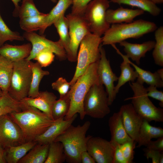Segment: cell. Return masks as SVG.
<instances>
[{"label": "cell", "mask_w": 163, "mask_h": 163, "mask_svg": "<svg viewBox=\"0 0 163 163\" xmlns=\"http://www.w3.org/2000/svg\"><path fill=\"white\" fill-rule=\"evenodd\" d=\"M21 103L22 105L21 111L8 114L21 128L26 142L33 141L36 137L44 132L55 120L34 107Z\"/></svg>", "instance_id": "cell-1"}, {"label": "cell", "mask_w": 163, "mask_h": 163, "mask_svg": "<svg viewBox=\"0 0 163 163\" xmlns=\"http://www.w3.org/2000/svg\"><path fill=\"white\" fill-rule=\"evenodd\" d=\"M157 28L155 23L142 19L112 24L101 37V45H112L128 39H138L155 31Z\"/></svg>", "instance_id": "cell-2"}, {"label": "cell", "mask_w": 163, "mask_h": 163, "mask_svg": "<svg viewBox=\"0 0 163 163\" xmlns=\"http://www.w3.org/2000/svg\"><path fill=\"white\" fill-rule=\"evenodd\" d=\"M90 125L89 121L85 122L82 125L74 126L72 124L54 141L62 144L67 162L81 163V154L87 150V142L91 136H86Z\"/></svg>", "instance_id": "cell-3"}, {"label": "cell", "mask_w": 163, "mask_h": 163, "mask_svg": "<svg viewBox=\"0 0 163 163\" xmlns=\"http://www.w3.org/2000/svg\"><path fill=\"white\" fill-rule=\"evenodd\" d=\"M98 62L89 65L70 89V107L64 117L65 120L69 119L78 113L81 120L84 118L85 116L83 108L85 98L92 86L98 83L97 73Z\"/></svg>", "instance_id": "cell-4"}, {"label": "cell", "mask_w": 163, "mask_h": 163, "mask_svg": "<svg viewBox=\"0 0 163 163\" xmlns=\"http://www.w3.org/2000/svg\"><path fill=\"white\" fill-rule=\"evenodd\" d=\"M102 38L91 32L81 41L77 57V65L74 75L69 82L70 89L78 78L86 71L91 64L97 62L101 57L100 47Z\"/></svg>", "instance_id": "cell-5"}, {"label": "cell", "mask_w": 163, "mask_h": 163, "mask_svg": "<svg viewBox=\"0 0 163 163\" xmlns=\"http://www.w3.org/2000/svg\"><path fill=\"white\" fill-rule=\"evenodd\" d=\"M129 85L133 95L125 100H131L134 109L144 119L149 122L152 121L162 122L163 109L156 107L150 100L143 83L136 81L129 82Z\"/></svg>", "instance_id": "cell-6"}, {"label": "cell", "mask_w": 163, "mask_h": 163, "mask_svg": "<svg viewBox=\"0 0 163 163\" xmlns=\"http://www.w3.org/2000/svg\"><path fill=\"white\" fill-rule=\"evenodd\" d=\"M13 66L8 93L20 101L28 97L32 71L29 61L25 59L13 62Z\"/></svg>", "instance_id": "cell-7"}, {"label": "cell", "mask_w": 163, "mask_h": 163, "mask_svg": "<svg viewBox=\"0 0 163 163\" xmlns=\"http://www.w3.org/2000/svg\"><path fill=\"white\" fill-rule=\"evenodd\" d=\"M108 95L103 85L97 83L92 86L83 102L85 115L95 119H102L109 114Z\"/></svg>", "instance_id": "cell-8"}, {"label": "cell", "mask_w": 163, "mask_h": 163, "mask_svg": "<svg viewBox=\"0 0 163 163\" xmlns=\"http://www.w3.org/2000/svg\"><path fill=\"white\" fill-rule=\"evenodd\" d=\"M110 2L108 0H92L83 15L91 32L100 37L110 26L106 19V11L110 6Z\"/></svg>", "instance_id": "cell-9"}, {"label": "cell", "mask_w": 163, "mask_h": 163, "mask_svg": "<svg viewBox=\"0 0 163 163\" xmlns=\"http://www.w3.org/2000/svg\"><path fill=\"white\" fill-rule=\"evenodd\" d=\"M70 37L69 51L67 59L73 62L77 61L78 50L84 38L91 33L88 24L83 15L69 13L67 15Z\"/></svg>", "instance_id": "cell-10"}, {"label": "cell", "mask_w": 163, "mask_h": 163, "mask_svg": "<svg viewBox=\"0 0 163 163\" xmlns=\"http://www.w3.org/2000/svg\"><path fill=\"white\" fill-rule=\"evenodd\" d=\"M23 36L32 45L30 53L25 59L27 60L30 61L34 59L39 53L45 50L52 51L60 60L67 59L66 52L59 40L56 42L52 41L34 32H25Z\"/></svg>", "instance_id": "cell-11"}, {"label": "cell", "mask_w": 163, "mask_h": 163, "mask_svg": "<svg viewBox=\"0 0 163 163\" xmlns=\"http://www.w3.org/2000/svg\"><path fill=\"white\" fill-rule=\"evenodd\" d=\"M26 142L21 128L8 114L0 117V145L4 149Z\"/></svg>", "instance_id": "cell-12"}, {"label": "cell", "mask_w": 163, "mask_h": 163, "mask_svg": "<svg viewBox=\"0 0 163 163\" xmlns=\"http://www.w3.org/2000/svg\"><path fill=\"white\" fill-rule=\"evenodd\" d=\"M101 57L98 62L97 73L98 83L104 85L108 97V104L111 105L116 97L114 95V82L118 77L112 71L109 60L106 57V52L101 44L100 47Z\"/></svg>", "instance_id": "cell-13"}, {"label": "cell", "mask_w": 163, "mask_h": 163, "mask_svg": "<svg viewBox=\"0 0 163 163\" xmlns=\"http://www.w3.org/2000/svg\"><path fill=\"white\" fill-rule=\"evenodd\" d=\"M114 148L110 141L91 136L87 144V151L97 163H113Z\"/></svg>", "instance_id": "cell-14"}, {"label": "cell", "mask_w": 163, "mask_h": 163, "mask_svg": "<svg viewBox=\"0 0 163 163\" xmlns=\"http://www.w3.org/2000/svg\"><path fill=\"white\" fill-rule=\"evenodd\" d=\"M125 130L130 138L136 142L144 119L135 110L131 103L122 106L119 111Z\"/></svg>", "instance_id": "cell-15"}, {"label": "cell", "mask_w": 163, "mask_h": 163, "mask_svg": "<svg viewBox=\"0 0 163 163\" xmlns=\"http://www.w3.org/2000/svg\"><path fill=\"white\" fill-rule=\"evenodd\" d=\"M77 116V114H76L67 120L64 117L55 120L44 132L36 137L33 141L41 144H50L72 124Z\"/></svg>", "instance_id": "cell-16"}, {"label": "cell", "mask_w": 163, "mask_h": 163, "mask_svg": "<svg viewBox=\"0 0 163 163\" xmlns=\"http://www.w3.org/2000/svg\"><path fill=\"white\" fill-rule=\"evenodd\" d=\"M56 98V96L53 93L45 91H40L38 95L35 97H27L20 102L24 105L39 109L54 120L52 115V109Z\"/></svg>", "instance_id": "cell-17"}, {"label": "cell", "mask_w": 163, "mask_h": 163, "mask_svg": "<svg viewBox=\"0 0 163 163\" xmlns=\"http://www.w3.org/2000/svg\"><path fill=\"white\" fill-rule=\"evenodd\" d=\"M108 124L111 135L110 142L114 149L117 146L132 139L125 130L119 111L110 117Z\"/></svg>", "instance_id": "cell-18"}, {"label": "cell", "mask_w": 163, "mask_h": 163, "mask_svg": "<svg viewBox=\"0 0 163 163\" xmlns=\"http://www.w3.org/2000/svg\"><path fill=\"white\" fill-rule=\"evenodd\" d=\"M155 41L148 40L140 43H134L124 40L119 43L123 47V50L128 58L135 62L137 65L140 63L141 59L145 56L146 53L154 47Z\"/></svg>", "instance_id": "cell-19"}, {"label": "cell", "mask_w": 163, "mask_h": 163, "mask_svg": "<svg viewBox=\"0 0 163 163\" xmlns=\"http://www.w3.org/2000/svg\"><path fill=\"white\" fill-rule=\"evenodd\" d=\"M144 11L139 9H133L120 7L113 10L108 9L106 11V19L110 24L129 23L136 17L143 14Z\"/></svg>", "instance_id": "cell-20"}, {"label": "cell", "mask_w": 163, "mask_h": 163, "mask_svg": "<svg viewBox=\"0 0 163 163\" xmlns=\"http://www.w3.org/2000/svg\"><path fill=\"white\" fill-rule=\"evenodd\" d=\"M32 49L31 43L19 45L3 44L0 47V55L14 62L26 58Z\"/></svg>", "instance_id": "cell-21"}, {"label": "cell", "mask_w": 163, "mask_h": 163, "mask_svg": "<svg viewBox=\"0 0 163 163\" xmlns=\"http://www.w3.org/2000/svg\"><path fill=\"white\" fill-rule=\"evenodd\" d=\"M117 50V52L120 54L123 59V61L120 65L121 74L118 77V82L115 86L114 95L116 97L120 88L126 82H133L137 79L138 74L134 69L130 66V64L128 61L129 58L123 55L117 49L115 45L112 46Z\"/></svg>", "instance_id": "cell-22"}, {"label": "cell", "mask_w": 163, "mask_h": 163, "mask_svg": "<svg viewBox=\"0 0 163 163\" xmlns=\"http://www.w3.org/2000/svg\"><path fill=\"white\" fill-rule=\"evenodd\" d=\"M163 137V129L160 127L152 126L149 122L144 120L140 128L137 140V147L142 146H147L152 139Z\"/></svg>", "instance_id": "cell-23"}, {"label": "cell", "mask_w": 163, "mask_h": 163, "mask_svg": "<svg viewBox=\"0 0 163 163\" xmlns=\"http://www.w3.org/2000/svg\"><path fill=\"white\" fill-rule=\"evenodd\" d=\"M72 0H58L50 12L46 14L43 24L39 30L40 35L43 34L47 28L53 24L62 16L65 15L67 9L72 4Z\"/></svg>", "instance_id": "cell-24"}, {"label": "cell", "mask_w": 163, "mask_h": 163, "mask_svg": "<svg viewBox=\"0 0 163 163\" xmlns=\"http://www.w3.org/2000/svg\"><path fill=\"white\" fill-rule=\"evenodd\" d=\"M37 143L34 141H29L20 145L5 149L6 163H18Z\"/></svg>", "instance_id": "cell-25"}, {"label": "cell", "mask_w": 163, "mask_h": 163, "mask_svg": "<svg viewBox=\"0 0 163 163\" xmlns=\"http://www.w3.org/2000/svg\"><path fill=\"white\" fill-rule=\"evenodd\" d=\"M49 144L37 143L18 163H44L48 155Z\"/></svg>", "instance_id": "cell-26"}, {"label": "cell", "mask_w": 163, "mask_h": 163, "mask_svg": "<svg viewBox=\"0 0 163 163\" xmlns=\"http://www.w3.org/2000/svg\"><path fill=\"white\" fill-rule=\"evenodd\" d=\"M29 61L32 71V77L28 97L34 98L39 93V86L41 80L44 76L49 75L50 73L48 71L43 70L37 62Z\"/></svg>", "instance_id": "cell-27"}, {"label": "cell", "mask_w": 163, "mask_h": 163, "mask_svg": "<svg viewBox=\"0 0 163 163\" xmlns=\"http://www.w3.org/2000/svg\"><path fill=\"white\" fill-rule=\"evenodd\" d=\"M110 2L136 7L154 16H158L161 11V9L156 4L149 0H110Z\"/></svg>", "instance_id": "cell-28"}, {"label": "cell", "mask_w": 163, "mask_h": 163, "mask_svg": "<svg viewBox=\"0 0 163 163\" xmlns=\"http://www.w3.org/2000/svg\"><path fill=\"white\" fill-rule=\"evenodd\" d=\"M13 62L0 55V89L8 93L13 70Z\"/></svg>", "instance_id": "cell-29"}, {"label": "cell", "mask_w": 163, "mask_h": 163, "mask_svg": "<svg viewBox=\"0 0 163 163\" xmlns=\"http://www.w3.org/2000/svg\"><path fill=\"white\" fill-rule=\"evenodd\" d=\"M128 61L138 74L137 81L143 84L145 83L149 85L155 86L157 88L163 87V80L160 78L157 71L152 73L140 68L130 61L129 59Z\"/></svg>", "instance_id": "cell-30"}, {"label": "cell", "mask_w": 163, "mask_h": 163, "mask_svg": "<svg viewBox=\"0 0 163 163\" xmlns=\"http://www.w3.org/2000/svg\"><path fill=\"white\" fill-rule=\"evenodd\" d=\"M56 29L60 42L67 54L69 51L70 43L68 21L65 15L62 16L53 24Z\"/></svg>", "instance_id": "cell-31"}, {"label": "cell", "mask_w": 163, "mask_h": 163, "mask_svg": "<svg viewBox=\"0 0 163 163\" xmlns=\"http://www.w3.org/2000/svg\"><path fill=\"white\" fill-rule=\"evenodd\" d=\"M66 159L64 147L61 142L53 141L49 144L47 157L44 163H62Z\"/></svg>", "instance_id": "cell-32"}, {"label": "cell", "mask_w": 163, "mask_h": 163, "mask_svg": "<svg viewBox=\"0 0 163 163\" xmlns=\"http://www.w3.org/2000/svg\"><path fill=\"white\" fill-rule=\"evenodd\" d=\"M43 14L37 9L33 0H23L21 6L14 10L13 15L20 19L38 16Z\"/></svg>", "instance_id": "cell-33"}, {"label": "cell", "mask_w": 163, "mask_h": 163, "mask_svg": "<svg viewBox=\"0 0 163 163\" xmlns=\"http://www.w3.org/2000/svg\"><path fill=\"white\" fill-rule=\"evenodd\" d=\"M46 14L32 17L20 18L19 25L25 32H33L40 30L43 26Z\"/></svg>", "instance_id": "cell-34"}, {"label": "cell", "mask_w": 163, "mask_h": 163, "mask_svg": "<svg viewBox=\"0 0 163 163\" xmlns=\"http://www.w3.org/2000/svg\"><path fill=\"white\" fill-rule=\"evenodd\" d=\"M70 90L64 96L59 97L54 103L52 109V115L53 119L56 120L64 117L67 113L70 107Z\"/></svg>", "instance_id": "cell-35"}, {"label": "cell", "mask_w": 163, "mask_h": 163, "mask_svg": "<svg viewBox=\"0 0 163 163\" xmlns=\"http://www.w3.org/2000/svg\"><path fill=\"white\" fill-rule=\"evenodd\" d=\"M155 43L152 56L155 64L163 66V26L158 27L155 31Z\"/></svg>", "instance_id": "cell-36"}, {"label": "cell", "mask_w": 163, "mask_h": 163, "mask_svg": "<svg viewBox=\"0 0 163 163\" xmlns=\"http://www.w3.org/2000/svg\"><path fill=\"white\" fill-rule=\"evenodd\" d=\"M24 38L18 32L13 31L7 26L0 13V47L7 41H23Z\"/></svg>", "instance_id": "cell-37"}, {"label": "cell", "mask_w": 163, "mask_h": 163, "mask_svg": "<svg viewBox=\"0 0 163 163\" xmlns=\"http://www.w3.org/2000/svg\"><path fill=\"white\" fill-rule=\"evenodd\" d=\"M54 54L51 51L45 50L39 53L34 59L37 61L42 67H45L50 65L53 61Z\"/></svg>", "instance_id": "cell-38"}, {"label": "cell", "mask_w": 163, "mask_h": 163, "mask_svg": "<svg viewBox=\"0 0 163 163\" xmlns=\"http://www.w3.org/2000/svg\"><path fill=\"white\" fill-rule=\"evenodd\" d=\"M136 143L132 139L120 145L123 156L127 163H133L134 153V150Z\"/></svg>", "instance_id": "cell-39"}, {"label": "cell", "mask_w": 163, "mask_h": 163, "mask_svg": "<svg viewBox=\"0 0 163 163\" xmlns=\"http://www.w3.org/2000/svg\"><path fill=\"white\" fill-rule=\"evenodd\" d=\"M51 86L53 89L58 92L60 97L66 95L70 89V82L62 77L58 78L52 84Z\"/></svg>", "instance_id": "cell-40"}, {"label": "cell", "mask_w": 163, "mask_h": 163, "mask_svg": "<svg viewBox=\"0 0 163 163\" xmlns=\"http://www.w3.org/2000/svg\"><path fill=\"white\" fill-rule=\"evenodd\" d=\"M92 0H72V6L71 13L83 15L86 8Z\"/></svg>", "instance_id": "cell-41"}, {"label": "cell", "mask_w": 163, "mask_h": 163, "mask_svg": "<svg viewBox=\"0 0 163 163\" xmlns=\"http://www.w3.org/2000/svg\"><path fill=\"white\" fill-rule=\"evenodd\" d=\"M144 155L148 159H151L152 163H163V151L150 149L147 147L143 149Z\"/></svg>", "instance_id": "cell-42"}, {"label": "cell", "mask_w": 163, "mask_h": 163, "mask_svg": "<svg viewBox=\"0 0 163 163\" xmlns=\"http://www.w3.org/2000/svg\"><path fill=\"white\" fill-rule=\"evenodd\" d=\"M157 87L153 85H149L146 88L147 94L148 97H150L158 101L159 105L161 107H163V92L158 91Z\"/></svg>", "instance_id": "cell-43"}, {"label": "cell", "mask_w": 163, "mask_h": 163, "mask_svg": "<svg viewBox=\"0 0 163 163\" xmlns=\"http://www.w3.org/2000/svg\"><path fill=\"white\" fill-rule=\"evenodd\" d=\"M113 163H127L123 156L120 145L115 148Z\"/></svg>", "instance_id": "cell-44"}, {"label": "cell", "mask_w": 163, "mask_h": 163, "mask_svg": "<svg viewBox=\"0 0 163 163\" xmlns=\"http://www.w3.org/2000/svg\"><path fill=\"white\" fill-rule=\"evenodd\" d=\"M146 147L148 148L161 151H163V137L158 138L155 141L151 140Z\"/></svg>", "instance_id": "cell-45"}, {"label": "cell", "mask_w": 163, "mask_h": 163, "mask_svg": "<svg viewBox=\"0 0 163 163\" xmlns=\"http://www.w3.org/2000/svg\"><path fill=\"white\" fill-rule=\"evenodd\" d=\"M81 162L82 163H95L94 159L87 150L83 152L80 155Z\"/></svg>", "instance_id": "cell-46"}, {"label": "cell", "mask_w": 163, "mask_h": 163, "mask_svg": "<svg viewBox=\"0 0 163 163\" xmlns=\"http://www.w3.org/2000/svg\"><path fill=\"white\" fill-rule=\"evenodd\" d=\"M5 158V150L0 145V163H6Z\"/></svg>", "instance_id": "cell-47"}, {"label": "cell", "mask_w": 163, "mask_h": 163, "mask_svg": "<svg viewBox=\"0 0 163 163\" xmlns=\"http://www.w3.org/2000/svg\"><path fill=\"white\" fill-rule=\"evenodd\" d=\"M160 78L163 80V69L161 68L158 69L157 71Z\"/></svg>", "instance_id": "cell-48"}, {"label": "cell", "mask_w": 163, "mask_h": 163, "mask_svg": "<svg viewBox=\"0 0 163 163\" xmlns=\"http://www.w3.org/2000/svg\"><path fill=\"white\" fill-rule=\"evenodd\" d=\"M14 4L15 8V9H17L19 6V3L21 0H11Z\"/></svg>", "instance_id": "cell-49"}, {"label": "cell", "mask_w": 163, "mask_h": 163, "mask_svg": "<svg viewBox=\"0 0 163 163\" xmlns=\"http://www.w3.org/2000/svg\"><path fill=\"white\" fill-rule=\"evenodd\" d=\"M155 4H161L163 3V0H149Z\"/></svg>", "instance_id": "cell-50"}, {"label": "cell", "mask_w": 163, "mask_h": 163, "mask_svg": "<svg viewBox=\"0 0 163 163\" xmlns=\"http://www.w3.org/2000/svg\"><path fill=\"white\" fill-rule=\"evenodd\" d=\"M3 94V93L2 90L0 89V97H1Z\"/></svg>", "instance_id": "cell-51"}, {"label": "cell", "mask_w": 163, "mask_h": 163, "mask_svg": "<svg viewBox=\"0 0 163 163\" xmlns=\"http://www.w3.org/2000/svg\"><path fill=\"white\" fill-rule=\"evenodd\" d=\"M53 3H56L57 2V0H50Z\"/></svg>", "instance_id": "cell-52"}]
</instances>
